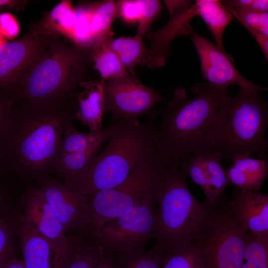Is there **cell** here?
Masks as SVG:
<instances>
[{
	"label": "cell",
	"mask_w": 268,
	"mask_h": 268,
	"mask_svg": "<svg viewBox=\"0 0 268 268\" xmlns=\"http://www.w3.org/2000/svg\"><path fill=\"white\" fill-rule=\"evenodd\" d=\"M170 17L167 24L157 31L146 33L144 37L151 43L150 56L146 66L156 68L164 66L170 52V43L176 37L191 35L194 31L190 24L197 15L195 3L191 0H164Z\"/></svg>",
	"instance_id": "5bb4252c"
},
{
	"label": "cell",
	"mask_w": 268,
	"mask_h": 268,
	"mask_svg": "<svg viewBox=\"0 0 268 268\" xmlns=\"http://www.w3.org/2000/svg\"><path fill=\"white\" fill-rule=\"evenodd\" d=\"M267 105L258 92L239 87L237 94H229L214 132L213 151L232 163L243 156L256 155L267 159L268 144Z\"/></svg>",
	"instance_id": "8992f818"
},
{
	"label": "cell",
	"mask_w": 268,
	"mask_h": 268,
	"mask_svg": "<svg viewBox=\"0 0 268 268\" xmlns=\"http://www.w3.org/2000/svg\"><path fill=\"white\" fill-rule=\"evenodd\" d=\"M197 15L200 16L213 35L216 46L225 51L223 37L227 25L234 19L231 13L219 0H196Z\"/></svg>",
	"instance_id": "44dd1931"
},
{
	"label": "cell",
	"mask_w": 268,
	"mask_h": 268,
	"mask_svg": "<svg viewBox=\"0 0 268 268\" xmlns=\"http://www.w3.org/2000/svg\"><path fill=\"white\" fill-rule=\"evenodd\" d=\"M236 18L252 35L257 42L268 36V12H258L224 4Z\"/></svg>",
	"instance_id": "f546056e"
},
{
	"label": "cell",
	"mask_w": 268,
	"mask_h": 268,
	"mask_svg": "<svg viewBox=\"0 0 268 268\" xmlns=\"http://www.w3.org/2000/svg\"></svg>",
	"instance_id": "ee69618b"
},
{
	"label": "cell",
	"mask_w": 268,
	"mask_h": 268,
	"mask_svg": "<svg viewBox=\"0 0 268 268\" xmlns=\"http://www.w3.org/2000/svg\"><path fill=\"white\" fill-rule=\"evenodd\" d=\"M15 257L12 233L8 225L0 219V268Z\"/></svg>",
	"instance_id": "e575fe53"
},
{
	"label": "cell",
	"mask_w": 268,
	"mask_h": 268,
	"mask_svg": "<svg viewBox=\"0 0 268 268\" xmlns=\"http://www.w3.org/2000/svg\"><path fill=\"white\" fill-rule=\"evenodd\" d=\"M117 3L105 0L92 3L90 31L95 41L112 37V26L117 17Z\"/></svg>",
	"instance_id": "83f0119b"
},
{
	"label": "cell",
	"mask_w": 268,
	"mask_h": 268,
	"mask_svg": "<svg viewBox=\"0 0 268 268\" xmlns=\"http://www.w3.org/2000/svg\"><path fill=\"white\" fill-rule=\"evenodd\" d=\"M4 161L2 153L1 152V151L0 149V165H1V163L3 162V161Z\"/></svg>",
	"instance_id": "b9f144b4"
},
{
	"label": "cell",
	"mask_w": 268,
	"mask_h": 268,
	"mask_svg": "<svg viewBox=\"0 0 268 268\" xmlns=\"http://www.w3.org/2000/svg\"><path fill=\"white\" fill-rule=\"evenodd\" d=\"M105 113L113 120L132 122L148 112L164 98L157 91L143 84L134 74L105 81Z\"/></svg>",
	"instance_id": "30bf717a"
},
{
	"label": "cell",
	"mask_w": 268,
	"mask_h": 268,
	"mask_svg": "<svg viewBox=\"0 0 268 268\" xmlns=\"http://www.w3.org/2000/svg\"><path fill=\"white\" fill-rule=\"evenodd\" d=\"M189 99L185 89L177 88L163 107L158 124L152 114V133L160 157L166 164L189 155L213 151L212 140L229 95L228 88L197 83Z\"/></svg>",
	"instance_id": "6da1fadb"
},
{
	"label": "cell",
	"mask_w": 268,
	"mask_h": 268,
	"mask_svg": "<svg viewBox=\"0 0 268 268\" xmlns=\"http://www.w3.org/2000/svg\"><path fill=\"white\" fill-rule=\"evenodd\" d=\"M111 49L118 56L121 63L131 74H134L135 67L146 66L149 59V49L144 45L142 38L120 37L109 40Z\"/></svg>",
	"instance_id": "603a6c76"
},
{
	"label": "cell",
	"mask_w": 268,
	"mask_h": 268,
	"mask_svg": "<svg viewBox=\"0 0 268 268\" xmlns=\"http://www.w3.org/2000/svg\"><path fill=\"white\" fill-rule=\"evenodd\" d=\"M112 37L95 41L90 52L95 68L99 72L101 78L105 81L118 78L130 73L110 47L109 40Z\"/></svg>",
	"instance_id": "d4e9b609"
},
{
	"label": "cell",
	"mask_w": 268,
	"mask_h": 268,
	"mask_svg": "<svg viewBox=\"0 0 268 268\" xmlns=\"http://www.w3.org/2000/svg\"><path fill=\"white\" fill-rule=\"evenodd\" d=\"M232 219L243 231L268 238V195L238 189L229 206Z\"/></svg>",
	"instance_id": "e0dca14e"
},
{
	"label": "cell",
	"mask_w": 268,
	"mask_h": 268,
	"mask_svg": "<svg viewBox=\"0 0 268 268\" xmlns=\"http://www.w3.org/2000/svg\"><path fill=\"white\" fill-rule=\"evenodd\" d=\"M140 14L136 34L143 38L145 34L151 31L152 23L159 17L163 6L158 0H138Z\"/></svg>",
	"instance_id": "836d02e7"
},
{
	"label": "cell",
	"mask_w": 268,
	"mask_h": 268,
	"mask_svg": "<svg viewBox=\"0 0 268 268\" xmlns=\"http://www.w3.org/2000/svg\"><path fill=\"white\" fill-rule=\"evenodd\" d=\"M185 175L179 162L167 164L155 185L157 229L153 248L160 252L194 240L214 208L196 199L188 187Z\"/></svg>",
	"instance_id": "277c9868"
},
{
	"label": "cell",
	"mask_w": 268,
	"mask_h": 268,
	"mask_svg": "<svg viewBox=\"0 0 268 268\" xmlns=\"http://www.w3.org/2000/svg\"><path fill=\"white\" fill-rule=\"evenodd\" d=\"M166 165L157 154L138 166L119 185L88 198L89 222L87 234L96 238L106 223L127 214L153 193L158 176Z\"/></svg>",
	"instance_id": "52a82bcc"
},
{
	"label": "cell",
	"mask_w": 268,
	"mask_h": 268,
	"mask_svg": "<svg viewBox=\"0 0 268 268\" xmlns=\"http://www.w3.org/2000/svg\"><path fill=\"white\" fill-rule=\"evenodd\" d=\"M6 43L4 42V40L2 37L0 35V47L5 44Z\"/></svg>",
	"instance_id": "7bdbcfd3"
},
{
	"label": "cell",
	"mask_w": 268,
	"mask_h": 268,
	"mask_svg": "<svg viewBox=\"0 0 268 268\" xmlns=\"http://www.w3.org/2000/svg\"><path fill=\"white\" fill-rule=\"evenodd\" d=\"M191 40L200 60L203 78L208 84L217 88L236 84L257 92L267 90L242 76L236 68L232 58L208 39L194 32Z\"/></svg>",
	"instance_id": "4fadbf2b"
},
{
	"label": "cell",
	"mask_w": 268,
	"mask_h": 268,
	"mask_svg": "<svg viewBox=\"0 0 268 268\" xmlns=\"http://www.w3.org/2000/svg\"><path fill=\"white\" fill-rule=\"evenodd\" d=\"M21 220L38 233L54 243L64 247L73 244L76 234L67 237V231L47 202L39 187L30 190L24 201Z\"/></svg>",
	"instance_id": "2e32d148"
},
{
	"label": "cell",
	"mask_w": 268,
	"mask_h": 268,
	"mask_svg": "<svg viewBox=\"0 0 268 268\" xmlns=\"http://www.w3.org/2000/svg\"><path fill=\"white\" fill-rule=\"evenodd\" d=\"M231 163L226 170L230 183L242 190L260 191L268 175V166L266 158L243 156L235 158Z\"/></svg>",
	"instance_id": "d6986e66"
},
{
	"label": "cell",
	"mask_w": 268,
	"mask_h": 268,
	"mask_svg": "<svg viewBox=\"0 0 268 268\" xmlns=\"http://www.w3.org/2000/svg\"><path fill=\"white\" fill-rule=\"evenodd\" d=\"M16 230L26 268H67L81 235H76L72 245L64 247L40 235L21 219Z\"/></svg>",
	"instance_id": "9a60e30c"
},
{
	"label": "cell",
	"mask_w": 268,
	"mask_h": 268,
	"mask_svg": "<svg viewBox=\"0 0 268 268\" xmlns=\"http://www.w3.org/2000/svg\"><path fill=\"white\" fill-rule=\"evenodd\" d=\"M161 253V268H204L201 253L193 241L180 244Z\"/></svg>",
	"instance_id": "4316f807"
},
{
	"label": "cell",
	"mask_w": 268,
	"mask_h": 268,
	"mask_svg": "<svg viewBox=\"0 0 268 268\" xmlns=\"http://www.w3.org/2000/svg\"><path fill=\"white\" fill-rule=\"evenodd\" d=\"M116 268H161V253L152 249L149 251L124 255L116 253Z\"/></svg>",
	"instance_id": "d6a6232c"
},
{
	"label": "cell",
	"mask_w": 268,
	"mask_h": 268,
	"mask_svg": "<svg viewBox=\"0 0 268 268\" xmlns=\"http://www.w3.org/2000/svg\"><path fill=\"white\" fill-rule=\"evenodd\" d=\"M2 268H26L22 261L16 257L11 259Z\"/></svg>",
	"instance_id": "60d3db41"
},
{
	"label": "cell",
	"mask_w": 268,
	"mask_h": 268,
	"mask_svg": "<svg viewBox=\"0 0 268 268\" xmlns=\"http://www.w3.org/2000/svg\"><path fill=\"white\" fill-rule=\"evenodd\" d=\"M17 99L0 93V131L7 121Z\"/></svg>",
	"instance_id": "74e56055"
},
{
	"label": "cell",
	"mask_w": 268,
	"mask_h": 268,
	"mask_svg": "<svg viewBox=\"0 0 268 268\" xmlns=\"http://www.w3.org/2000/svg\"><path fill=\"white\" fill-rule=\"evenodd\" d=\"M152 118L146 123L113 120L105 148L90 162L76 190L87 199L124 182L138 166L158 154L152 133Z\"/></svg>",
	"instance_id": "3957f363"
},
{
	"label": "cell",
	"mask_w": 268,
	"mask_h": 268,
	"mask_svg": "<svg viewBox=\"0 0 268 268\" xmlns=\"http://www.w3.org/2000/svg\"><path fill=\"white\" fill-rule=\"evenodd\" d=\"M75 9L70 0H63L37 24L46 33L54 36L63 35L71 41L74 35Z\"/></svg>",
	"instance_id": "cb8c5ba5"
},
{
	"label": "cell",
	"mask_w": 268,
	"mask_h": 268,
	"mask_svg": "<svg viewBox=\"0 0 268 268\" xmlns=\"http://www.w3.org/2000/svg\"><path fill=\"white\" fill-rule=\"evenodd\" d=\"M75 11L76 19L72 41L75 46L89 50L94 43L90 31L92 3L78 7Z\"/></svg>",
	"instance_id": "1f68e13d"
},
{
	"label": "cell",
	"mask_w": 268,
	"mask_h": 268,
	"mask_svg": "<svg viewBox=\"0 0 268 268\" xmlns=\"http://www.w3.org/2000/svg\"><path fill=\"white\" fill-rule=\"evenodd\" d=\"M90 58L89 50L57 37L20 76L15 96L27 102L72 99Z\"/></svg>",
	"instance_id": "5b68a950"
},
{
	"label": "cell",
	"mask_w": 268,
	"mask_h": 268,
	"mask_svg": "<svg viewBox=\"0 0 268 268\" xmlns=\"http://www.w3.org/2000/svg\"><path fill=\"white\" fill-rule=\"evenodd\" d=\"M246 235L234 222L229 206L218 205L193 241L201 253L204 268H241Z\"/></svg>",
	"instance_id": "ba28073f"
},
{
	"label": "cell",
	"mask_w": 268,
	"mask_h": 268,
	"mask_svg": "<svg viewBox=\"0 0 268 268\" xmlns=\"http://www.w3.org/2000/svg\"><path fill=\"white\" fill-rule=\"evenodd\" d=\"M109 136V126L97 132L82 133L74 128L72 122H70L65 130L58 155L82 152L94 148L100 149L107 141Z\"/></svg>",
	"instance_id": "7402d4cb"
},
{
	"label": "cell",
	"mask_w": 268,
	"mask_h": 268,
	"mask_svg": "<svg viewBox=\"0 0 268 268\" xmlns=\"http://www.w3.org/2000/svg\"><path fill=\"white\" fill-rule=\"evenodd\" d=\"M58 37L45 33L36 24L21 38L0 47V84L11 88L14 95L20 76Z\"/></svg>",
	"instance_id": "8fae6325"
},
{
	"label": "cell",
	"mask_w": 268,
	"mask_h": 268,
	"mask_svg": "<svg viewBox=\"0 0 268 268\" xmlns=\"http://www.w3.org/2000/svg\"><path fill=\"white\" fill-rule=\"evenodd\" d=\"M81 234L67 268H95L104 248L91 237Z\"/></svg>",
	"instance_id": "f1b7e54d"
},
{
	"label": "cell",
	"mask_w": 268,
	"mask_h": 268,
	"mask_svg": "<svg viewBox=\"0 0 268 268\" xmlns=\"http://www.w3.org/2000/svg\"><path fill=\"white\" fill-rule=\"evenodd\" d=\"M241 268H268V238L247 232Z\"/></svg>",
	"instance_id": "4dcf8cb0"
},
{
	"label": "cell",
	"mask_w": 268,
	"mask_h": 268,
	"mask_svg": "<svg viewBox=\"0 0 268 268\" xmlns=\"http://www.w3.org/2000/svg\"><path fill=\"white\" fill-rule=\"evenodd\" d=\"M95 268H116L114 253L104 250Z\"/></svg>",
	"instance_id": "f35d334b"
},
{
	"label": "cell",
	"mask_w": 268,
	"mask_h": 268,
	"mask_svg": "<svg viewBox=\"0 0 268 268\" xmlns=\"http://www.w3.org/2000/svg\"><path fill=\"white\" fill-rule=\"evenodd\" d=\"M99 149L58 155L54 170L64 180L65 184L76 189L79 179Z\"/></svg>",
	"instance_id": "484cf974"
},
{
	"label": "cell",
	"mask_w": 268,
	"mask_h": 268,
	"mask_svg": "<svg viewBox=\"0 0 268 268\" xmlns=\"http://www.w3.org/2000/svg\"><path fill=\"white\" fill-rule=\"evenodd\" d=\"M0 32L8 38H14L19 32V26L17 20L9 13L0 15Z\"/></svg>",
	"instance_id": "8d00e7d4"
},
{
	"label": "cell",
	"mask_w": 268,
	"mask_h": 268,
	"mask_svg": "<svg viewBox=\"0 0 268 268\" xmlns=\"http://www.w3.org/2000/svg\"><path fill=\"white\" fill-rule=\"evenodd\" d=\"M247 9L258 11L268 12V0H251V2Z\"/></svg>",
	"instance_id": "ab89813d"
},
{
	"label": "cell",
	"mask_w": 268,
	"mask_h": 268,
	"mask_svg": "<svg viewBox=\"0 0 268 268\" xmlns=\"http://www.w3.org/2000/svg\"><path fill=\"white\" fill-rule=\"evenodd\" d=\"M105 80L82 81V90L76 94L77 106L74 119L87 126L90 132L103 130L102 118L105 113Z\"/></svg>",
	"instance_id": "ac0fdd59"
},
{
	"label": "cell",
	"mask_w": 268,
	"mask_h": 268,
	"mask_svg": "<svg viewBox=\"0 0 268 268\" xmlns=\"http://www.w3.org/2000/svg\"><path fill=\"white\" fill-rule=\"evenodd\" d=\"M205 168L206 189L204 193L205 202L212 207H216L225 188L230 184L226 170L223 167L221 153L211 151L202 155Z\"/></svg>",
	"instance_id": "ffe728a7"
},
{
	"label": "cell",
	"mask_w": 268,
	"mask_h": 268,
	"mask_svg": "<svg viewBox=\"0 0 268 268\" xmlns=\"http://www.w3.org/2000/svg\"><path fill=\"white\" fill-rule=\"evenodd\" d=\"M117 3V17L127 24L138 23L140 7L138 0H121Z\"/></svg>",
	"instance_id": "d590c367"
},
{
	"label": "cell",
	"mask_w": 268,
	"mask_h": 268,
	"mask_svg": "<svg viewBox=\"0 0 268 268\" xmlns=\"http://www.w3.org/2000/svg\"><path fill=\"white\" fill-rule=\"evenodd\" d=\"M76 108L72 99L22 102L13 108L0 131L4 161L28 176H45L54 170L67 125Z\"/></svg>",
	"instance_id": "7a4b0ae2"
},
{
	"label": "cell",
	"mask_w": 268,
	"mask_h": 268,
	"mask_svg": "<svg viewBox=\"0 0 268 268\" xmlns=\"http://www.w3.org/2000/svg\"><path fill=\"white\" fill-rule=\"evenodd\" d=\"M39 188L67 233L87 234L89 217L86 197L46 175L41 177Z\"/></svg>",
	"instance_id": "7c38bea8"
},
{
	"label": "cell",
	"mask_w": 268,
	"mask_h": 268,
	"mask_svg": "<svg viewBox=\"0 0 268 268\" xmlns=\"http://www.w3.org/2000/svg\"><path fill=\"white\" fill-rule=\"evenodd\" d=\"M157 229L154 192L127 214L106 223L94 239L105 250L124 255L134 254L143 251L146 243L156 238Z\"/></svg>",
	"instance_id": "9c48e42d"
}]
</instances>
